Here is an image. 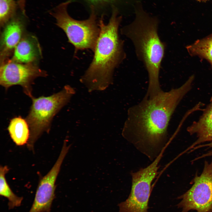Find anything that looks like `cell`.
Returning a JSON list of instances; mask_svg holds the SVG:
<instances>
[{"label":"cell","mask_w":212,"mask_h":212,"mask_svg":"<svg viewBox=\"0 0 212 212\" xmlns=\"http://www.w3.org/2000/svg\"><path fill=\"white\" fill-rule=\"evenodd\" d=\"M191 76L180 87L150 97H144L128 110L122 134L141 152L154 160L166 147L171 116L182 99L191 90Z\"/></svg>","instance_id":"obj_1"},{"label":"cell","mask_w":212,"mask_h":212,"mask_svg":"<svg viewBox=\"0 0 212 212\" xmlns=\"http://www.w3.org/2000/svg\"><path fill=\"white\" fill-rule=\"evenodd\" d=\"M134 14V20L122 28L121 33L131 41L137 57L147 72L148 86L146 95L151 97L162 91L159 74L166 44L158 35L160 21L158 16L146 12L141 2L136 5Z\"/></svg>","instance_id":"obj_2"},{"label":"cell","mask_w":212,"mask_h":212,"mask_svg":"<svg viewBox=\"0 0 212 212\" xmlns=\"http://www.w3.org/2000/svg\"><path fill=\"white\" fill-rule=\"evenodd\" d=\"M112 14L108 24L100 19V33L94 50L92 62L80 79L89 92L103 90L113 81L115 68L125 59L123 41L119 34V28L122 20L117 8H112Z\"/></svg>","instance_id":"obj_3"},{"label":"cell","mask_w":212,"mask_h":212,"mask_svg":"<svg viewBox=\"0 0 212 212\" xmlns=\"http://www.w3.org/2000/svg\"><path fill=\"white\" fill-rule=\"evenodd\" d=\"M71 2L68 0L60 4L50 13L56 19L57 25L65 32L76 52L86 49L93 51L100 32L96 11L90 6L91 12L88 19L82 21L74 19L67 11V7Z\"/></svg>","instance_id":"obj_4"},{"label":"cell","mask_w":212,"mask_h":212,"mask_svg":"<svg viewBox=\"0 0 212 212\" xmlns=\"http://www.w3.org/2000/svg\"><path fill=\"white\" fill-rule=\"evenodd\" d=\"M75 92L73 88L66 85L61 91L50 96L32 98V105L26 119L30 131L27 143L29 148L33 149L42 133L49 130L54 116L68 103Z\"/></svg>","instance_id":"obj_5"},{"label":"cell","mask_w":212,"mask_h":212,"mask_svg":"<svg viewBox=\"0 0 212 212\" xmlns=\"http://www.w3.org/2000/svg\"><path fill=\"white\" fill-rule=\"evenodd\" d=\"M161 152L147 167L132 172L131 189L128 198L118 205L119 212H148L151 184L158 173Z\"/></svg>","instance_id":"obj_6"},{"label":"cell","mask_w":212,"mask_h":212,"mask_svg":"<svg viewBox=\"0 0 212 212\" xmlns=\"http://www.w3.org/2000/svg\"><path fill=\"white\" fill-rule=\"evenodd\" d=\"M192 181L191 187L178 198L181 200L177 205L180 212H212V160L205 162L201 173Z\"/></svg>","instance_id":"obj_7"},{"label":"cell","mask_w":212,"mask_h":212,"mask_svg":"<svg viewBox=\"0 0 212 212\" xmlns=\"http://www.w3.org/2000/svg\"><path fill=\"white\" fill-rule=\"evenodd\" d=\"M46 75L44 71L32 63L24 64L9 60L3 62L1 66L0 84L6 90L13 85H20L25 94L32 99L33 81Z\"/></svg>","instance_id":"obj_8"},{"label":"cell","mask_w":212,"mask_h":212,"mask_svg":"<svg viewBox=\"0 0 212 212\" xmlns=\"http://www.w3.org/2000/svg\"><path fill=\"white\" fill-rule=\"evenodd\" d=\"M69 148H62L59 156L49 172L39 182L34 200L29 212H50L55 198V182L63 160Z\"/></svg>","instance_id":"obj_9"},{"label":"cell","mask_w":212,"mask_h":212,"mask_svg":"<svg viewBox=\"0 0 212 212\" xmlns=\"http://www.w3.org/2000/svg\"><path fill=\"white\" fill-rule=\"evenodd\" d=\"M24 23L21 16L16 15L6 24L1 40V55L4 59L21 39Z\"/></svg>","instance_id":"obj_10"},{"label":"cell","mask_w":212,"mask_h":212,"mask_svg":"<svg viewBox=\"0 0 212 212\" xmlns=\"http://www.w3.org/2000/svg\"><path fill=\"white\" fill-rule=\"evenodd\" d=\"M187 130L190 134H196L197 137L190 148L212 140V97L209 104L203 110L202 114L198 120L193 122L187 127Z\"/></svg>","instance_id":"obj_11"},{"label":"cell","mask_w":212,"mask_h":212,"mask_svg":"<svg viewBox=\"0 0 212 212\" xmlns=\"http://www.w3.org/2000/svg\"><path fill=\"white\" fill-rule=\"evenodd\" d=\"M41 52L37 39L27 35L22 38L15 48L12 60L21 63H31L40 57Z\"/></svg>","instance_id":"obj_12"},{"label":"cell","mask_w":212,"mask_h":212,"mask_svg":"<svg viewBox=\"0 0 212 212\" xmlns=\"http://www.w3.org/2000/svg\"><path fill=\"white\" fill-rule=\"evenodd\" d=\"M8 130L11 139L17 145H23L28 143L30 131L26 120L19 116L12 118Z\"/></svg>","instance_id":"obj_13"},{"label":"cell","mask_w":212,"mask_h":212,"mask_svg":"<svg viewBox=\"0 0 212 212\" xmlns=\"http://www.w3.org/2000/svg\"><path fill=\"white\" fill-rule=\"evenodd\" d=\"M71 2L73 0H69ZM90 4V6L95 10L97 8L111 5L112 8H117L119 13H125L127 14L135 13V7L138 3L144 0H84Z\"/></svg>","instance_id":"obj_14"},{"label":"cell","mask_w":212,"mask_h":212,"mask_svg":"<svg viewBox=\"0 0 212 212\" xmlns=\"http://www.w3.org/2000/svg\"><path fill=\"white\" fill-rule=\"evenodd\" d=\"M9 169L7 166L0 167V195L7 198L8 200V206L9 209L20 206L23 198L16 195L12 191L8 184L5 175Z\"/></svg>","instance_id":"obj_15"},{"label":"cell","mask_w":212,"mask_h":212,"mask_svg":"<svg viewBox=\"0 0 212 212\" xmlns=\"http://www.w3.org/2000/svg\"><path fill=\"white\" fill-rule=\"evenodd\" d=\"M187 49L191 54L205 58L212 65V35L197 41Z\"/></svg>","instance_id":"obj_16"},{"label":"cell","mask_w":212,"mask_h":212,"mask_svg":"<svg viewBox=\"0 0 212 212\" xmlns=\"http://www.w3.org/2000/svg\"><path fill=\"white\" fill-rule=\"evenodd\" d=\"M17 4L14 0H0V23L3 26L16 15Z\"/></svg>","instance_id":"obj_17"},{"label":"cell","mask_w":212,"mask_h":212,"mask_svg":"<svg viewBox=\"0 0 212 212\" xmlns=\"http://www.w3.org/2000/svg\"><path fill=\"white\" fill-rule=\"evenodd\" d=\"M209 143H208L207 144L198 145V146H197L196 147L194 148L193 149L194 150H195L196 149L200 148L201 147H208V148H212V140ZM211 156H212V150L208 151L207 153L205 154H203L201 156H199L198 158H197L196 159L194 160H196L199 159H200L201 158H203L205 157Z\"/></svg>","instance_id":"obj_18"},{"label":"cell","mask_w":212,"mask_h":212,"mask_svg":"<svg viewBox=\"0 0 212 212\" xmlns=\"http://www.w3.org/2000/svg\"><path fill=\"white\" fill-rule=\"evenodd\" d=\"M26 0H18V4L22 13L25 15V4Z\"/></svg>","instance_id":"obj_19"}]
</instances>
